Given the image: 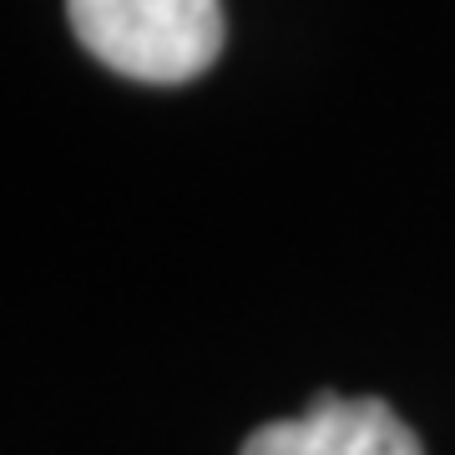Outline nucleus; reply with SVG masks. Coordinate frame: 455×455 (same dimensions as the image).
Masks as SVG:
<instances>
[{
	"instance_id": "f257e3e1",
	"label": "nucleus",
	"mask_w": 455,
	"mask_h": 455,
	"mask_svg": "<svg viewBox=\"0 0 455 455\" xmlns=\"http://www.w3.org/2000/svg\"><path fill=\"white\" fill-rule=\"evenodd\" d=\"M82 46L132 82L203 76L223 51V0H66Z\"/></svg>"
},
{
	"instance_id": "f03ea898",
	"label": "nucleus",
	"mask_w": 455,
	"mask_h": 455,
	"mask_svg": "<svg viewBox=\"0 0 455 455\" xmlns=\"http://www.w3.org/2000/svg\"><path fill=\"white\" fill-rule=\"evenodd\" d=\"M238 455H425V445L385 400L319 390L304 415L259 425Z\"/></svg>"
}]
</instances>
